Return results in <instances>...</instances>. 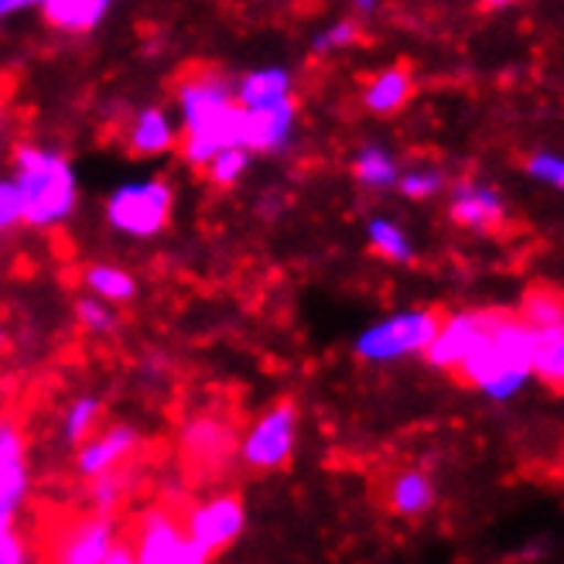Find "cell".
I'll use <instances>...</instances> for the list:
<instances>
[{
	"label": "cell",
	"mask_w": 564,
	"mask_h": 564,
	"mask_svg": "<svg viewBox=\"0 0 564 564\" xmlns=\"http://www.w3.org/2000/svg\"><path fill=\"white\" fill-rule=\"evenodd\" d=\"M89 482H93L89 500H93L96 510H104V513H113L123 503L127 489H130V482H127V476H120V469L117 473H107V476H96Z\"/></svg>",
	"instance_id": "cell-30"
},
{
	"label": "cell",
	"mask_w": 564,
	"mask_h": 564,
	"mask_svg": "<svg viewBox=\"0 0 564 564\" xmlns=\"http://www.w3.org/2000/svg\"><path fill=\"white\" fill-rule=\"evenodd\" d=\"M527 175L538 178L551 188H557L564 195V154H554V151H538L530 154L527 161Z\"/></svg>",
	"instance_id": "cell-32"
},
{
	"label": "cell",
	"mask_w": 564,
	"mask_h": 564,
	"mask_svg": "<svg viewBox=\"0 0 564 564\" xmlns=\"http://www.w3.org/2000/svg\"><path fill=\"white\" fill-rule=\"evenodd\" d=\"M178 154L188 169L203 172L209 158L229 144H243V107L223 73H192L175 89Z\"/></svg>",
	"instance_id": "cell-1"
},
{
	"label": "cell",
	"mask_w": 564,
	"mask_h": 564,
	"mask_svg": "<svg viewBox=\"0 0 564 564\" xmlns=\"http://www.w3.org/2000/svg\"><path fill=\"white\" fill-rule=\"evenodd\" d=\"M397 188H401L404 198L421 203V198H435L438 192H445V175L438 169H411V172H401Z\"/></svg>",
	"instance_id": "cell-29"
},
{
	"label": "cell",
	"mask_w": 564,
	"mask_h": 564,
	"mask_svg": "<svg viewBox=\"0 0 564 564\" xmlns=\"http://www.w3.org/2000/svg\"><path fill=\"white\" fill-rule=\"evenodd\" d=\"M486 8H507V4H513V0H482Z\"/></svg>",
	"instance_id": "cell-37"
},
{
	"label": "cell",
	"mask_w": 564,
	"mask_h": 564,
	"mask_svg": "<svg viewBox=\"0 0 564 564\" xmlns=\"http://www.w3.org/2000/svg\"><path fill=\"white\" fill-rule=\"evenodd\" d=\"M24 223V195L14 182V175L0 178V234Z\"/></svg>",
	"instance_id": "cell-33"
},
{
	"label": "cell",
	"mask_w": 564,
	"mask_h": 564,
	"mask_svg": "<svg viewBox=\"0 0 564 564\" xmlns=\"http://www.w3.org/2000/svg\"><path fill=\"white\" fill-rule=\"evenodd\" d=\"M442 312L435 308H408L393 312L356 336V356L362 362H397L408 356H421L435 339Z\"/></svg>",
	"instance_id": "cell-5"
},
{
	"label": "cell",
	"mask_w": 564,
	"mask_h": 564,
	"mask_svg": "<svg viewBox=\"0 0 564 564\" xmlns=\"http://www.w3.org/2000/svg\"><path fill=\"white\" fill-rule=\"evenodd\" d=\"M31 492L28 438L14 421H0V523H18Z\"/></svg>",
	"instance_id": "cell-11"
},
{
	"label": "cell",
	"mask_w": 564,
	"mask_h": 564,
	"mask_svg": "<svg viewBox=\"0 0 564 564\" xmlns=\"http://www.w3.org/2000/svg\"><path fill=\"white\" fill-rule=\"evenodd\" d=\"M294 442H297V408L281 401L274 408L263 411L237 445L243 466L253 473H278L284 469L291 455H294Z\"/></svg>",
	"instance_id": "cell-7"
},
{
	"label": "cell",
	"mask_w": 564,
	"mask_h": 564,
	"mask_svg": "<svg viewBox=\"0 0 564 564\" xmlns=\"http://www.w3.org/2000/svg\"><path fill=\"white\" fill-rule=\"evenodd\" d=\"M83 288H86V294L104 297V302H110L117 308L138 297L134 274L117 268V263H89V268L83 271Z\"/></svg>",
	"instance_id": "cell-21"
},
{
	"label": "cell",
	"mask_w": 564,
	"mask_h": 564,
	"mask_svg": "<svg viewBox=\"0 0 564 564\" xmlns=\"http://www.w3.org/2000/svg\"><path fill=\"white\" fill-rule=\"evenodd\" d=\"M141 435L138 427L130 424H110L104 431H93L86 442L76 445V473L83 479H96V476H107L123 469V462L138 452Z\"/></svg>",
	"instance_id": "cell-12"
},
{
	"label": "cell",
	"mask_w": 564,
	"mask_h": 564,
	"mask_svg": "<svg viewBox=\"0 0 564 564\" xmlns=\"http://www.w3.org/2000/svg\"><path fill=\"white\" fill-rule=\"evenodd\" d=\"M349 4H352V11L356 14H362V18H370L377 8H380V0H349Z\"/></svg>",
	"instance_id": "cell-36"
},
{
	"label": "cell",
	"mask_w": 564,
	"mask_h": 564,
	"mask_svg": "<svg viewBox=\"0 0 564 564\" xmlns=\"http://www.w3.org/2000/svg\"><path fill=\"white\" fill-rule=\"evenodd\" d=\"M234 448V431H229L226 421H219L216 414H198L182 427V452L192 462H223Z\"/></svg>",
	"instance_id": "cell-18"
},
{
	"label": "cell",
	"mask_w": 564,
	"mask_h": 564,
	"mask_svg": "<svg viewBox=\"0 0 564 564\" xmlns=\"http://www.w3.org/2000/svg\"><path fill=\"white\" fill-rule=\"evenodd\" d=\"M367 243L390 263H411L414 260V243L404 234V226H397L387 216H373L367 223Z\"/></svg>",
	"instance_id": "cell-24"
},
{
	"label": "cell",
	"mask_w": 564,
	"mask_h": 564,
	"mask_svg": "<svg viewBox=\"0 0 564 564\" xmlns=\"http://www.w3.org/2000/svg\"><path fill=\"white\" fill-rule=\"evenodd\" d=\"M435 479L421 469H401L390 486H387V507L397 513V517H424L431 507H435Z\"/></svg>",
	"instance_id": "cell-19"
},
{
	"label": "cell",
	"mask_w": 564,
	"mask_h": 564,
	"mask_svg": "<svg viewBox=\"0 0 564 564\" xmlns=\"http://www.w3.org/2000/svg\"><path fill=\"white\" fill-rule=\"evenodd\" d=\"M120 541L113 513L96 510L89 517H76L65 523L48 544V557L62 564H107L110 547Z\"/></svg>",
	"instance_id": "cell-10"
},
{
	"label": "cell",
	"mask_w": 564,
	"mask_h": 564,
	"mask_svg": "<svg viewBox=\"0 0 564 564\" xmlns=\"http://www.w3.org/2000/svg\"><path fill=\"white\" fill-rule=\"evenodd\" d=\"M356 39H359V28H356V21H332L328 28H322L318 35L312 39V48H315L318 55H332V52H343V48H349Z\"/></svg>",
	"instance_id": "cell-31"
},
{
	"label": "cell",
	"mask_w": 564,
	"mask_h": 564,
	"mask_svg": "<svg viewBox=\"0 0 564 564\" xmlns=\"http://www.w3.org/2000/svg\"><path fill=\"white\" fill-rule=\"evenodd\" d=\"M538 336L520 315L503 312L496 325L482 336V343L458 362V377L479 387L489 401H510L523 390V383L534 373Z\"/></svg>",
	"instance_id": "cell-2"
},
{
	"label": "cell",
	"mask_w": 564,
	"mask_h": 564,
	"mask_svg": "<svg viewBox=\"0 0 564 564\" xmlns=\"http://www.w3.org/2000/svg\"><path fill=\"white\" fill-rule=\"evenodd\" d=\"M448 216L462 229L489 234V229H496L507 219V206H503V195L496 192L492 185H486V182H458L452 188V198H448Z\"/></svg>",
	"instance_id": "cell-14"
},
{
	"label": "cell",
	"mask_w": 564,
	"mask_h": 564,
	"mask_svg": "<svg viewBox=\"0 0 564 564\" xmlns=\"http://www.w3.org/2000/svg\"><path fill=\"white\" fill-rule=\"evenodd\" d=\"M297 127V99L288 96L271 107L243 110V148L250 154H281L294 141Z\"/></svg>",
	"instance_id": "cell-13"
},
{
	"label": "cell",
	"mask_w": 564,
	"mask_h": 564,
	"mask_svg": "<svg viewBox=\"0 0 564 564\" xmlns=\"http://www.w3.org/2000/svg\"><path fill=\"white\" fill-rule=\"evenodd\" d=\"M247 527V507L237 492H219L209 500L195 503L185 513V530L188 538L203 547L209 557L223 554L226 547H234Z\"/></svg>",
	"instance_id": "cell-8"
},
{
	"label": "cell",
	"mask_w": 564,
	"mask_h": 564,
	"mask_svg": "<svg viewBox=\"0 0 564 564\" xmlns=\"http://www.w3.org/2000/svg\"><path fill=\"white\" fill-rule=\"evenodd\" d=\"M39 8H42V0H0V21L24 14V11H39Z\"/></svg>",
	"instance_id": "cell-35"
},
{
	"label": "cell",
	"mask_w": 564,
	"mask_h": 564,
	"mask_svg": "<svg viewBox=\"0 0 564 564\" xmlns=\"http://www.w3.org/2000/svg\"><path fill=\"white\" fill-rule=\"evenodd\" d=\"M99 417H104V401L93 393H79L76 401H69V408L62 411V442L65 445L86 442L99 427Z\"/></svg>",
	"instance_id": "cell-25"
},
{
	"label": "cell",
	"mask_w": 564,
	"mask_h": 564,
	"mask_svg": "<svg viewBox=\"0 0 564 564\" xmlns=\"http://www.w3.org/2000/svg\"><path fill=\"white\" fill-rule=\"evenodd\" d=\"M127 541L134 547L138 564H206L209 561V554L188 538L185 520H178L164 507L141 513V520L134 523Z\"/></svg>",
	"instance_id": "cell-6"
},
{
	"label": "cell",
	"mask_w": 564,
	"mask_h": 564,
	"mask_svg": "<svg viewBox=\"0 0 564 564\" xmlns=\"http://www.w3.org/2000/svg\"><path fill=\"white\" fill-rule=\"evenodd\" d=\"M534 373L551 387H564V328L554 332V336L538 339Z\"/></svg>",
	"instance_id": "cell-28"
},
{
	"label": "cell",
	"mask_w": 564,
	"mask_h": 564,
	"mask_svg": "<svg viewBox=\"0 0 564 564\" xmlns=\"http://www.w3.org/2000/svg\"><path fill=\"white\" fill-rule=\"evenodd\" d=\"M517 315L534 328L538 339L554 336L564 328V294H557L554 288H530Z\"/></svg>",
	"instance_id": "cell-22"
},
{
	"label": "cell",
	"mask_w": 564,
	"mask_h": 564,
	"mask_svg": "<svg viewBox=\"0 0 564 564\" xmlns=\"http://www.w3.org/2000/svg\"><path fill=\"white\" fill-rule=\"evenodd\" d=\"M31 561L28 541L18 534L14 523H0V564H24Z\"/></svg>",
	"instance_id": "cell-34"
},
{
	"label": "cell",
	"mask_w": 564,
	"mask_h": 564,
	"mask_svg": "<svg viewBox=\"0 0 564 564\" xmlns=\"http://www.w3.org/2000/svg\"><path fill=\"white\" fill-rule=\"evenodd\" d=\"M0 130H4V107H0Z\"/></svg>",
	"instance_id": "cell-38"
},
{
	"label": "cell",
	"mask_w": 564,
	"mask_h": 564,
	"mask_svg": "<svg viewBox=\"0 0 564 564\" xmlns=\"http://www.w3.org/2000/svg\"><path fill=\"white\" fill-rule=\"evenodd\" d=\"M76 322L86 332H93V336H110V332L120 328L117 305L104 302V297H93V294H86V297H79V302H76Z\"/></svg>",
	"instance_id": "cell-27"
},
{
	"label": "cell",
	"mask_w": 564,
	"mask_h": 564,
	"mask_svg": "<svg viewBox=\"0 0 564 564\" xmlns=\"http://www.w3.org/2000/svg\"><path fill=\"white\" fill-rule=\"evenodd\" d=\"M172 213H175V188L169 178H154V175L120 182L104 206L107 226L127 240H151L164 234L172 223Z\"/></svg>",
	"instance_id": "cell-4"
},
{
	"label": "cell",
	"mask_w": 564,
	"mask_h": 564,
	"mask_svg": "<svg viewBox=\"0 0 564 564\" xmlns=\"http://www.w3.org/2000/svg\"><path fill=\"white\" fill-rule=\"evenodd\" d=\"M14 182L24 195V226L55 229L79 209V178L73 161L48 144L14 148Z\"/></svg>",
	"instance_id": "cell-3"
},
{
	"label": "cell",
	"mask_w": 564,
	"mask_h": 564,
	"mask_svg": "<svg viewBox=\"0 0 564 564\" xmlns=\"http://www.w3.org/2000/svg\"><path fill=\"white\" fill-rule=\"evenodd\" d=\"M352 175L362 188L383 192V188H397L401 164H397V158L383 144H367V148H359L352 158Z\"/></svg>",
	"instance_id": "cell-23"
},
{
	"label": "cell",
	"mask_w": 564,
	"mask_h": 564,
	"mask_svg": "<svg viewBox=\"0 0 564 564\" xmlns=\"http://www.w3.org/2000/svg\"><path fill=\"white\" fill-rule=\"evenodd\" d=\"M250 161H253V154H250L243 144H229V148H223V151H216V154L209 158V164L203 169V175H206V182H209L213 188H234V185L243 182V175L250 172Z\"/></svg>",
	"instance_id": "cell-26"
},
{
	"label": "cell",
	"mask_w": 564,
	"mask_h": 564,
	"mask_svg": "<svg viewBox=\"0 0 564 564\" xmlns=\"http://www.w3.org/2000/svg\"><path fill=\"white\" fill-rule=\"evenodd\" d=\"M178 117L172 110H164L158 104L151 107H141L134 117H130L127 130H123V141H127V151L138 154V158H164L178 148Z\"/></svg>",
	"instance_id": "cell-15"
},
{
	"label": "cell",
	"mask_w": 564,
	"mask_h": 564,
	"mask_svg": "<svg viewBox=\"0 0 564 564\" xmlns=\"http://www.w3.org/2000/svg\"><path fill=\"white\" fill-rule=\"evenodd\" d=\"M503 312L500 308H469V312H455V315H442L435 339L427 343V349L421 352L435 370H458V362L466 359L479 343L486 332L496 325Z\"/></svg>",
	"instance_id": "cell-9"
},
{
	"label": "cell",
	"mask_w": 564,
	"mask_h": 564,
	"mask_svg": "<svg viewBox=\"0 0 564 564\" xmlns=\"http://www.w3.org/2000/svg\"><path fill=\"white\" fill-rule=\"evenodd\" d=\"M234 93L243 110L271 107V104H281V99L294 96V76H291V69H284V65H260V69H250L234 83Z\"/></svg>",
	"instance_id": "cell-17"
},
{
	"label": "cell",
	"mask_w": 564,
	"mask_h": 564,
	"mask_svg": "<svg viewBox=\"0 0 564 564\" xmlns=\"http://www.w3.org/2000/svg\"><path fill=\"white\" fill-rule=\"evenodd\" d=\"M117 0H42V18L62 35H89L107 21Z\"/></svg>",
	"instance_id": "cell-16"
},
{
	"label": "cell",
	"mask_w": 564,
	"mask_h": 564,
	"mask_svg": "<svg viewBox=\"0 0 564 564\" xmlns=\"http://www.w3.org/2000/svg\"><path fill=\"white\" fill-rule=\"evenodd\" d=\"M0 346H4V328H0Z\"/></svg>",
	"instance_id": "cell-39"
},
{
	"label": "cell",
	"mask_w": 564,
	"mask_h": 564,
	"mask_svg": "<svg viewBox=\"0 0 564 564\" xmlns=\"http://www.w3.org/2000/svg\"><path fill=\"white\" fill-rule=\"evenodd\" d=\"M414 93V79L404 65H390V69H380L367 89H362V107L377 117H390L397 110H404V104Z\"/></svg>",
	"instance_id": "cell-20"
}]
</instances>
